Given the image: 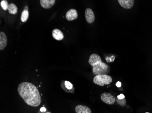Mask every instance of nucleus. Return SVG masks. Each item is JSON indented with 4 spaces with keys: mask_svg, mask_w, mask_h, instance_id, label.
Masks as SVG:
<instances>
[{
    "mask_svg": "<svg viewBox=\"0 0 152 113\" xmlns=\"http://www.w3.org/2000/svg\"><path fill=\"white\" fill-rule=\"evenodd\" d=\"M116 101L118 103V104H119V105H121L122 107H125V105H126V101L125 98L124 99H122V100H119V99L118 98L116 99Z\"/></svg>",
    "mask_w": 152,
    "mask_h": 113,
    "instance_id": "nucleus-17",
    "label": "nucleus"
},
{
    "mask_svg": "<svg viewBox=\"0 0 152 113\" xmlns=\"http://www.w3.org/2000/svg\"><path fill=\"white\" fill-rule=\"evenodd\" d=\"M148 113V112H146V113Z\"/></svg>",
    "mask_w": 152,
    "mask_h": 113,
    "instance_id": "nucleus-23",
    "label": "nucleus"
},
{
    "mask_svg": "<svg viewBox=\"0 0 152 113\" xmlns=\"http://www.w3.org/2000/svg\"><path fill=\"white\" fill-rule=\"evenodd\" d=\"M75 111L77 113H92L90 109L85 105H77L75 108Z\"/></svg>",
    "mask_w": 152,
    "mask_h": 113,
    "instance_id": "nucleus-12",
    "label": "nucleus"
},
{
    "mask_svg": "<svg viewBox=\"0 0 152 113\" xmlns=\"http://www.w3.org/2000/svg\"><path fill=\"white\" fill-rule=\"evenodd\" d=\"M46 110H47V109H46L45 108V107H42L40 109V111H41V112H46Z\"/></svg>",
    "mask_w": 152,
    "mask_h": 113,
    "instance_id": "nucleus-20",
    "label": "nucleus"
},
{
    "mask_svg": "<svg viewBox=\"0 0 152 113\" xmlns=\"http://www.w3.org/2000/svg\"><path fill=\"white\" fill-rule=\"evenodd\" d=\"M64 86H61L62 88H64V90L66 92H71L72 93H73L74 92V88L73 87V85L69 81H64Z\"/></svg>",
    "mask_w": 152,
    "mask_h": 113,
    "instance_id": "nucleus-13",
    "label": "nucleus"
},
{
    "mask_svg": "<svg viewBox=\"0 0 152 113\" xmlns=\"http://www.w3.org/2000/svg\"><path fill=\"white\" fill-rule=\"evenodd\" d=\"M24 9H26V10H28V7L27 6H26L25 7Z\"/></svg>",
    "mask_w": 152,
    "mask_h": 113,
    "instance_id": "nucleus-21",
    "label": "nucleus"
},
{
    "mask_svg": "<svg viewBox=\"0 0 152 113\" xmlns=\"http://www.w3.org/2000/svg\"><path fill=\"white\" fill-rule=\"evenodd\" d=\"M117 98L119 100H122V99L125 98V96L124 94H121L117 96Z\"/></svg>",
    "mask_w": 152,
    "mask_h": 113,
    "instance_id": "nucleus-18",
    "label": "nucleus"
},
{
    "mask_svg": "<svg viewBox=\"0 0 152 113\" xmlns=\"http://www.w3.org/2000/svg\"><path fill=\"white\" fill-rule=\"evenodd\" d=\"M118 1L123 8L126 9H131L134 3V0H118Z\"/></svg>",
    "mask_w": 152,
    "mask_h": 113,
    "instance_id": "nucleus-7",
    "label": "nucleus"
},
{
    "mask_svg": "<svg viewBox=\"0 0 152 113\" xmlns=\"http://www.w3.org/2000/svg\"><path fill=\"white\" fill-rule=\"evenodd\" d=\"M52 35L54 39L58 41L61 40L64 38V33L58 29H55L53 30Z\"/></svg>",
    "mask_w": 152,
    "mask_h": 113,
    "instance_id": "nucleus-11",
    "label": "nucleus"
},
{
    "mask_svg": "<svg viewBox=\"0 0 152 113\" xmlns=\"http://www.w3.org/2000/svg\"><path fill=\"white\" fill-rule=\"evenodd\" d=\"M85 17L86 21L89 24H92L95 21V15L91 8H88L85 12Z\"/></svg>",
    "mask_w": 152,
    "mask_h": 113,
    "instance_id": "nucleus-6",
    "label": "nucleus"
},
{
    "mask_svg": "<svg viewBox=\"0 0 152 113\" xmlns=\"http://www.w3.org/2000/svg\"><path fill=\"white\" fill-rule=\"evenodd\" d=\"M7 45V37L4 32H0V50H3Z\"/></svg>",
    "mask_w": 152,
    "mask_h": 113,
    "instance_id": "nucleus-10",
    "label": "nucleus"
},
{
    "mask_svg": "<svg viewBox=\"0 0 152 113\" xmlns=\"http://www.w3.org/2000/svg\"><path fill=\"white\" fill-rule=\"evenodd\" d=\"M102 101L107 104H113L116 101V99L111 94L108 92L102 93L101 96Z\"/></svg>",
    "mask_w": 152,
    "mask_h": 113,
    "instance_id": "nucleus-4",
    "label": "nucleus"
},
{
    "mask_svg": "<svg viewBox=\"0 0 152 113\" xmlns=\"http://www.w3.org/2000/svg\"><path fill=\"white\" fill-rule=\"evenodd\" d=\"M18 92L20 97L29 106L37 107L42 102V98L37 87L32 83L23 82L19 85Z\"/></svg>",
    "mask_w": 152,
    "mask_h": 113,
    "instance_id": "nucleus-1",
    "label": "nucleus"
},
{
    "mask_svg": "<svg viewBox=\"0 0 152 113\" xmlns=\"http://www.w3.org/2000/svg\"><path fill=\"white\" fill-rule=\"evenodd\" d=\"M121 85H122V84H121V82H120V81H118L116 84V86H117V87H118V88L121 87Z\"/></svg>",
    "mask_w": 152,
    "mask_h": 113,
    "instance_id": "nucleus-19",
    "label": "nucleus"
},
{
    "mask_svg": "<svg viewBox=\"0 0 152 113\" xmlns=\"http://www.w3.org/2000/svg\"><path fill=\"white\" fill-rule=\"evenodd\" d=\"M29 17V12L28 10L24 9L23 12H22V15H21V17L20 19L23 22H25L27 21V19Z\"/></svg>",
    "mask_w": 152,
    "mask_h": 113,
    "instance_id": "nucleus-15",
    "label": "nucleus"
},
{
    "mask_svg": "<svg viewBox=\"0 0 152 113\" xmlns=\"http://www.w3.org/2000/svg\"><path fill=\"white\" fill-rule=\"evenodd\" d=\"M65 17L66 18L68 21H72L77 18L78 13L76 9H71L66 12Z\"/></svg>",
    "mask_w": 152,
    "mask_h": 113,
    "instance_id": "nucleus-8",
    "label": "nucleus"
},
{
    "mask_svg": "<svg viewBox=\"0 0 152 113\" xmlns=\"http://www.w3.org/2000/svg\"><path fill=\"white\" fill-rule=\"evenodd\" d=\"M112 81V77L107 74L95 76L93 79L94 83L101 86L109 85Z\"/></svg>",
    "mask_w": 152,
    "mask_h": 113,
    "instance_id": "nucleus-2",
    "label": "nucleus"
},
{
    "mask_svg": "<svg viewBox=\"0 0 152 113\" xmlns=\"http://www.w3.org/2000/svg\"><path fill=\"white\" fill-rule=\"evenodd\" d=\"M102 63L100 56L97 54L94 53L90 55L89 58L88 63L92 67Z\"/></svg>",
    "mask_w": 152,
    "mask_h": 113,
    "instance_id": "nucleus-5",
    "label": "nucleus"
},
{
    "mask_svg": "<svg viewBox=\"0 0 152 113\" xmlns=\"http://www.w3.org/2000/svg\"><path fill=\"white\" fill-rule=\"evenodd\" d=\"M110 72V68L106 63H101L93 67V73L95 75L107 74Z\"/></svg>",
    "mask_w": 152,
    "mask_h": 113,
    "instance_id": "nucleus-3",
    "label": "nucleus"
},
{
    "mask_svg": "<svg viewBox=\"0 0 152 113\" xmlns=\"http://www.w3.org/2000/svg\"><path fill=\"white\" fill-rule=\"evenodd\" d=\"M55 0H40L41 6L44 9H50L54 5Z\"/></svg>",
    "mask_w": 152,
    "mask_h": 113,
    "instance_id": "nucleus-9",
    "label": "nucleus"
},
{
    "mask_svg": "<svg viewBox=\"0 0 152 113\" xmlns=\"http://www.w3.org/2000/svg\"><path fill=\"white\" fill-rule=\"evenodd\" d=\"M50 113V112H48V113Z\"/></svg>",
    "mask_w": 152,
    "mask_h": 113,
    "instance_id": "nucleus-22",
    "label": "nucleus"
},
{
    "mask_svg": "<svg viewBox=\"0 0 152 113\" xmlns=\"http://www.w3.org/2000/svg\"><path fill=\"white\" fill-rule=\"evenodd\" d=\"M7 10H8L9 13L12 15H15L18 12V7L14 3H10L9 4L7 7Z\"/></svg>",
    "mask_w": 152,
    "mask_h": 113,
    "instance_id": "nucleus-14",
    "label": "nucleus"
},
{
    "mask_svg": "<svg viewBox=\"0 0 152 113\" xmlns=\"http://www.w3.org/2000/svg\"><path fill=\"white\" fill-rule=\"evenodd\" d=\"M0 4H1V6L3 10H5V11L7 10V7H8L9 4H8V2H7V1H6V0H2V1H1Z\"/></svg>",
    "mask_w": 152,
    "mask_h": 113,
    "instance_id": "nucleus-16",
    "label": "nucleus"
}]
</instances>
